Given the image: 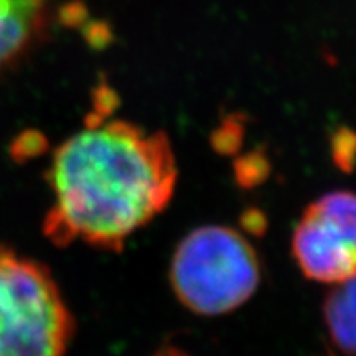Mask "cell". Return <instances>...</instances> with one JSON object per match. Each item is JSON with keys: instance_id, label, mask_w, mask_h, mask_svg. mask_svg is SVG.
<instances>
[{"instance_id": "obj_1", "label": "cell", "mask_w": 356, "mask_h": 356, "mask_svg": "<svg viewBox=\"0 0 356 356\" xmlns=\"http://www.w3.org/2000/svg\"><path fill=\"white\" fill-rule=\"evenodd\" d=\"M53 207L43 231L56 246L84 241L121 251L172 200L177 163L165 132L91 124L56 149L48 172Z\"/></svg>"}, {"instance_id": "obj_2", "label": "cell", "mask_w": 356, "mask_h": 356, "mask_svg": "<svg viewBox=\"0 0 356 356\" xmlns=\"http://www.w3.org/2000/svg\"><path fill=\"white\" fill-rule=\"evenodd\" d=\"M261 266L254 248L238 231L202 226L178 244L170 282L178 300L204 317L241 307L256 292Z\"/></svg>"}, {"instance_id": "obj_3", "label": "cell", "mask_w": 356, "mask_h": 356, "mask_svg": "<svg viewBox=\"0 0 356 356\" xmlns=\"http://www.w3.org/2000/svg\"><path fill=\"white\" fill-rule=\"evenodd\" d=\"M73 330L50 270L0 249V356H63Z\"/></svg>"}, {"instance_id": "obj_4", "label": "cell", "mask_w": 356, "mask_h": 356, "mask_svg": "<svg viewBox=\"0 0 356 356\" xmlns=\"http://www.w3.org/2000/svg\"><path fill=\"white\" fill-rule=\"evenodd\" d=\"M292 254L305 277L317 282L337 286L356 275V244L310 204L293 231Z\"/></svg>"}, {"instance_id": "obj_5", "label": "cell", "mask_w": 356, "mask_h": 356, "mask_svg": "<svg viewBox=\"0 0 356 356\" xmlns=\"http://www.w3.org/2000/svg\"><path fill=\"white\" fill-rule=\"evenodd\" d=\"M47 19L48 0H0V68L32 47Z\"/></svg>"}, {"instance_id": "obj_6", "label": "cell", "mask_w": 356, "mask_h": 356, "mask_svg": "<svg viewBox=\"0 0 356 356\" xmlns=\"http://www.w3.org/2000/svg\"><path fill=\"white\" fill-rule=\"evenodd\" d=\"M323 318L333 343L345 355L356 356V275L328 292Z\"/></svg>"}, {"instance_id": "obj_7", "label": "cell", "mask_w": 356, "mask_h": 356, "mask_svg": "<svg viewBox=\"0 0 356 356\" xmlns=\"http://www.w3.org/2000/svg\"><path fill=\"white\" fill-rule=\"evenodd\" d=\"M270 173V162L261 149L234 160V177L241 188H254L264 184Z\"/></svg>"}, {"instance_id": "obj_8", "label": "cell", "mask_w": 356, "mask_h": 356, "mask_svg": "<svg viewBox=\"0 0 356 356\" xmlns=\"http://www.w3.org/2000/svg\"><path fill=\"white\" fill-rule=\"evenodd\" d=\"M332 159L341 172L351 173L356 167V132L348 127H340L332 134Z\"/></svg>"}, {"instance_id": "obj_9", "label": "cell", "mask_w": 356, "mask_h": 356, "mask_svg": "<svg viewBox=\"0 0 356 356\" xmlns=\"http://www.w3.org/2000/svg\"><path fill=\"white\" fill-rule=\"evenodd\" d=\"M244 127L241 119L228 118L211 134V145L216 152L222 155H233L241 149Z\"/></svg>"}, {"instance_id": "obj_10", "label": "cell", "mask_w": 356, "mask_h": 356, "mask_svg": "<svg viewBox=\"0 0 356 356\" xmlns=\"http://www.w3.org/2000/svg\"><path fill=\"white\" fill-rule=\"evenodd\" d=\"M241 226L252 236H262L267 229L266 213L259 208H248L241 215Z\"/></svg>"}, {"instance_id": "obj_11", "label": "cell", "mask_w": 356, "mask_h": 356, "mask_svg": "<svg viewBox=\"0 0 356 356\" xmlns=\"http://www.w3.org/2000/svg\"><path fill=\"white\" fill-rule=\"evenodd\" d=\"M96 99H99L97 101V109L101 111L102 118L108 115L109 113H113L115 106H118V95H115L113 89H109L108 86H101L97 89Z\"/></svg>"}, {"instance_id": "obj_12", "label": "cell", "mask_w": 356, "mask_h": 356, "mask_svg": "<svg viewBox=\"0 0 356 356\" xmlns=\"http://www.w3.org/2000/svg\"><path fill=\"white\" fill-rule=\"evenodd\" d=\"M168 356H185V355L181 353V351H178V350H170V351H168Z\"/></svg>"}]
</instances>
